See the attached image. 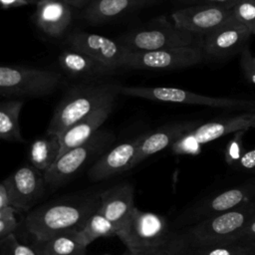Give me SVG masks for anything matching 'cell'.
I'll use <instances>...</instances> for the list:
<instances>
[{
    "label": "cell",
    "mask_w": 255,
    "mask_h": 255,
    "mask_svg": "<svg viewBox=\"0 0 255 255\" xmlns=\"http://www.w3.org/2000/svg\"><path fill=\"white\" fill-rule=\"evenodd\" d=\"M158 0H92L85 8L83 17L91 23L111 21L122 14L151 5Z\"/></svg>",
    "instance_id": "22"
},
{
    "label": "cell",
    "mask_w": 255,
    "mask_h": 255,
    "mask_svg": "<svg viewBox=\"0 0 255 255\" xmlns=\"http://www.w3.org/2000/svg\"><path fill=\"white\" fill-rule=\"evenodd\" d=\"M229 21L241 24L253 31L255 28V0H239L232 8Z\"/></svg>",
    "instance_id": "28"
},
{
    "label": "cell",
    "mask_w": 255,
    "mask_h": 255,
    "mask_svg": "<svg viewBox=\"0 0 255 255\" xmlns=\"http://www.w3.org/2000/svg\"><path fill=\"white\" fill-rule=\"evenodd\" d=\"M115 140L116 136L113 131L100 129L85 143L59 156L55 163L44 172L46 183L59 186L68 182L86 165L109 150Z\"/></svg>",
    "instance_id": "7"
},
{
    "label": "cell",
    "mask_w": 255,
    "mask_h": 255,
    "mask_svg": "<svg viewBox=\"0 0 255 255\" xmlns=\"http://www.w3.org/2000/svg\"><path fill=\"white\" fill-rule=\"evenodd\" d=\"M252 35H255V28H254V30L252 31Z\"/></svg>",
    "instance_id": "41"
},
{
    "label": "cell",
    "mask_w": 255,
    "mask_h": 255,
    "mask_svg": "<svg viewBox=\"0 0 255 255\" xmlns=\"http://www.w3.org/2000/svg\"><path fill=\"white\" fill-rule=\"evenodd\" d=\"M24 106L22 99H7L0 104V137L5 141L23 142L19 116Z\"/></svg>",
    "instance_id": "24"
},
{
    "label": "cell",
    "mask_w": 255,
    "mask_h": 255,
    "mask_svg": "<svg viewBox=\"0 0 255 255\" xmlns=\"http://www.w3.org/2000/svg\"><path fill=\"white\" fill-rule=\"evenodd\" d=\"M134 207V191L128 183L116 185L100 193L98 212L107 217L118 232L127 223Z\"/></svg>",
    "instance_id": "18"
},
{
    "label": "cell",
    "mask_w": 255,
    "mask_h": 255,
    "mask_svg": "<svg viewBox=\"0 0 255 255\" xmlns=\"http://www.w3.org/2000/svg\"><path fill=\"white\" fill-rule=\"evenodd\" d=\"M146 132L111 147L101 155L89 169L88 175L93 181H100L132 168L137 149Z\"/></svg>",
    "instance_id": "13"
},
{
    "label": "cell",
    "mask_w": 255,
    "mask_h": 255,
    "mask_svg": "<svg viewBox=\"0 0 255 255\" xmlns=\"http://www.w3.org/2000/svg\"><path fill=\"white\" fill-rule=\"evenodd\" d=\"M13 188V206L20 211H28L40 199L45 189L44 172L25 164L8 176Z\"/></svg>",
    "instance_id": "15"
},
{
    "label": "cell",
    "mask_w": 255,
    "mask_h": 255,
    "mask_svg": "<svg viewBox=\"0 0 255 255\" xmlns=\"http://www.w3.org/2000/svg\"><path fill=\"white\" fill-rule=\"evenodd\" d=\"M40 255H86L87 246L79 232L64 233L35 245Z\"/></svg>",
    "instance_id": "25"
},
{
    "label": "cell",
    "mask_w": 255,
    "mask_h": 255,
    "mask_svg": "<svg viewBox=\"0 0 255 255\" xmlns=\"http://www.w3.org/2000/svg\"><path fill=\"white\" fill-rule=\"evenodd\" d=\"M99 207L100 194L59 200L31 211L25 225L37 242H42L60 234L81 231Z\"/></svg>",
    "instance_id": "1"
},
{
    "label": "cell",
    "mask_w": 255,
    "mask_h": 255,
    "mask_svg": "<svg viewBox=\"0 0 255 255\" xmlns=\"http://www.w3.org/2000/svg\"><path fill=\"white\" fill-rule=\"evenodd\" d=\"M73 18L71 6L62 0H39L36 4L34 21L48 37H61Z\"/></svg>",
    "instance_id": "20"
},
{
    "label": "cell",
    "mask_w": 255,
    "mask_h": 255,
    "mask_svg": "<svg viewBox=\"0 0 255 255\" xmlns=\"http://www.w3.org/2000/svg\"><path fill=\"white\" fill-rule=\"evenodd\" d=\"M68 42L70 49L83 52L115 71L125 67L128 50L123 44L108 37L88 32H76L69 37Z\"/></svg>",
    "instance_id": "12"
},
{
    "label": "cell",
    "mask_w": 255,
    "mask_h": 255,
    "mask_svg": "<svg viewBox=\"0 0 255 255\" xmlns=\"http://www.w3.org/2000/svg\"><path fill=\"white\" fill-rule=\"evenodd\" d=\"M6 206H13V188L8 176L0 184V208Z\"/></svg>",
    "instance_id": "34"
},
{
    "label": "cell",
    "mask_w": 255,
    "mask_h": 255,
    "mask_svg": "<svg viewBox=\"0 0 255 255\" xmlns=\"http://www.w3.org/2000/svg\"><path fill=\"white\" fill-rule=\"evenodd\" d=\"M61 150L59 134L46 132L36 138L30 145L28 157L30 163L39 170L46 172L58 159Z\"/></svg>",
    "instance_id": "23"
},
{
    "label": "cell",
    "mask_w": 255,
    "mask_h": 255,
    "mask_svg": "<svg viewBox=\"0 0 255 255\" xmlns=\"http://www.w3.org/2000/svg\"><path fill=\"white\" fill-rule=\"evenodd\" d=\"M62 1L69 4L72 7L80 8V7H84V6L87 7L91 3L92 0H62Z\"/></svg>",
    "instance_id": "39"
},
{
    "label": "cell",
    "mask_w": 255,
    "mask_h": 255,
    "mask_svg": "<svg viewBox=\"0 0 255 255\" xmlns=\"http://www.w3.org/2000/svg\"><path fill=\"white\" fill-rule=\"evenodd\" d=\"M205 60L199 44L147 52L128 51L125 60L126 69L169 71L193 67Z\"/></svg>",
    "instance_id": "9"
},
{
    "label": "cell",
    "mask_w": 255,
    "mask_h": 255,
    "mask_svg": "<svg viewBox=\"0 0 255 255\" xmlns=\"http://www.w3.org/2000/svg\"><path fill=\"white\" fill-rule=\"evenodd\" d=\"M200 38L182 31L165 17H159L149 25L134 30L120 42L128 51L147 52L199 44Z\"/></svg>",
    "instance_id": "8"
},
{
    "label": "cell",
    "mask_w": 255,
    "mask_h": 255,
    "mask_svg": "<svg viewBox=\"0 0 255 255\" xmlns=\"http://www.w3.org/2000/svg\"><path fill=\"white\" fill-rule=\"evenodd\" d=\"M255 219V201L197 221L176 235L184 253L192 248L237 240L239 234Z\"/></svg>",
    "instance_id": "2"
},
{
    "label": "cell",
    "mask_w": 255,
    "mask_h": 255,
    "mask_svg": "<svg viewBox=\"0 0 255 255\" xmlns=\"http://www.w3.org/2000/svg\"><path fill=\"white\" fill-rule=\"evenodd\" d=\"M251 35L252 31L247 27L228 21L201 37L199 45L205 59L224 60L241 53Z\"/></svg>",
    "instance_id": "11"
},
{
    "label": "cell",
    "mask_w": 255,
    "mask_h": 255,
    "mask_svg": "<svg viewBox=\"0 0 255 255\" xmlns=\"http://www.w3.org/2000/svg\"><path fill=\"white\" fill-rule=\"evenodd\" d=\"M190 5H215L227 8H233L239 0H181Z\"/></svg>",
    "instance_id": "35"
},
{
    "label": "cell",
    "mask_w": 255,
    "mask_h": 255,
    "mask_svg": "<svg viewBox=\"0 0 255 255\" xmlns=\"http://www.w3.org/2000/svg\"><path fill=\"white\" fill-rule=\"evenodd\" d=\"M1 255H40L36 246H28L20 243L15 234L0 239Z\"/></svg>",
    "instance_id": "30"
},
{
    "label": "cell",
    "mask_w": 255,
    "mask_h": 255,
    "mask_svg": "<svg viewBox=\"0 0 255 255\" xmlns=\"http://www.w3.org/2000/svg\"><path fill=\"white\" fill-rule=\"evenodd\" d=\"M199 125L198 121H184L164 125L155 130L146 132L141 141L136 155L132 162V167L140 163L146 157L161 151L167 146H171L182 135L192 130Z\"/></svg>",
    "instance_id": "19"
},
{
    "label": "cell",
    "mask_w": 255,
    "mask_h": 255,
    "mask_svg": "<svg viewBox=\"0 0 255 255\" xmlns=\"http://www.w3.org/2000/svg\"><path fill=\"white\" fill-rule=\"evenodd\" d=\"M105 255H109V254H105ZM125 255H136V253H133V252H130V251H128L127 254H125Z\"/></svg>",
    "instance_id": "40"
},
{
    "label": "cell",
    "mask_w": 255,
    "mask_h": 255,
    "mask_svg": "<svg viewBox=\"0 0 255 255\" xmlns=\"http://www.w3.org/2000/svg\"><path fill=\"white\" fill-rule=\"evenodd\" d=\"M58 61L61 68L67 74L76 78H95L111 75L115 72V70L91 56L73 49L63 51Z\"/></svg>",
    "instance_id": "21"
},
{
    "label": "cell",
    "mask_w": 255,
    "mask_h": 255,
    "mask_svg": "<svg viewBox=\"0 0 255 255\" xmlns=\"http://www.w3.org/2000/svg\"><path fill=\"white\" fill-rule=\"evenodd\" d=\"M234 168L241 172L249 173L255 176V145L244 151L243 155Z\"/></svg>",
    "instance_id": "33"
},
{
    "label": "cell",
    "mask_w": 255,
    "mask_h": 255,
    "mask_svg": "<svg viewBox=\"0 0 255 255\" xmlns=\"http://www.w3.org/2000/svg\"><path fill=\"white\" fill-rule=\"evenodd\" d=\"M60 73L25 66L0 67V95L5 99L38 98L52 94L61 84Z\"/></svg>",
    "instance_id": "5"
},
{
    "label": "cell",
    "mask_w": 255,
    "mask_h": 255,
    "mask_svg": "<svg viewBox=\"0 0 255 255\" xmlns=\"http://www.w3.org/2000/svg\"><path fill=\"white\" fill-rule=\"evenodd\" d=\"M136 255H185L182 248L180 247L179 243L177 242V239L175 243L167 248L159 249V250H153V251H148V252H141V253H136Z\"/></svg>",
    "instance_id": "36"
},
{
    "label": "cell",
    "mask_w": 255,
    "mask_h": 255,
    "mask_svg": "<svg viewBox=\"0 0 255 255\" xmlns=\"http://www.w3.org/2000/svg\"><path fill=\"white\" fill-rule=\"evenodd\" d=\"M120 83H94L70 90L57 105L47 131L61 134L108 100L121 94Z\"/></svg>",
    "instance_id": "3"
},
{
    "label": "cell",
    "mask_w": 255,
    "mask_h": 255,
    "mask_svg": "<svg viewBox=\"0 0 255 255\" xmlns=\"http://www.w3.org/2000/svg\"><path fill=\"white\" fill-rule=\"evenodd\" d=\"M255 128V111L241 112L239 114L217 118L215 120L199 124L195 128L188 131L199 145L206 144L229 133H234L240 129Z\"/></svg>",
    "instance_id": "17"
},
{
    "label": "cell",
    "mask_w": 255,
    "mask_h": 255,
    "mask_svg": "<svg viewBox=\"0 0 255 255\" xmlns=\"http://www.w3.org/2000/svg\"><path fill=\"white\" fill-rule=\"evenodd\" d=\"M248 129H240L234 133H232V137L227 142L224 149V159L225 162L231 166L235 167V165L240 160L244 151V135Z\"/></svg>",
    "instance_id": "29"
},
{
    "label": "cell",
    "mask_w": 255,
    "mask_h": 255,
    "mask_svg": "<svg viewBox=\"0 0 255 255\" xmlns=\"http://www.w3.org/2000/svg\"><path fill=\"white\" fill-rule=\"evenodd\" d=\"M116 100L117 97L111 98L90 115L59 134L61 142V150L59 156L68 150L85 143L96 132H98L101 126L106 122V120L113 112Z\"/></svg>",
    "instance_id": "16"
},
{
    "label": "cell",
    "mask_w": 255,
    "mask_h": 255,
    "mask_svg": "<svg viewBox=\"0 0 255 255\" xmlns=\"http://www.w3.org/2000/svg\"><path fill=\"white\" fill-rule=\"evenodd\" d=\"M231 14L232 8L215 5H188L174 11L171 19L180 30L201 38L228 22Z\"/></svg>",
    "instance_id": "10"
},
{
    "label": "cell",
    "mask_w": 255,
    "mask_h": 255,
    "mask_svg": "<svg viewBox=\"0 0 255 255\" xmlns=\"http://www.w3.org/2000/svg\"><path fill=\"white\" fill-rule=\"evenodd\" d=\"M121 94L164 103L195 105L241 112L255 111V101L253 100L228 97H210L178 88L122 86Z\"/></svg>",
    "instance_id": "6"
},
{
    "label": "cell",
    "mask_w": 255,
    "mask_h": 255,
    "mask_svg": "<svg viewBox=\"0 0 255 255\" xmlns=\"http://www.w3.org/2000/svg\"><path fill=\"white\" fill-rule=\"evenodd\" d=\"M185 255H255V245L243 240H234L217 245L192 248L187 250Z\"/></svg>",
    "instance_id": "27"
},
{
    "label": "cell",
    "mask_w": 255,
    "mask_h": 255,
    "mask_svg": "<svg viewBox=\"0 0 255 255\" xmlns=\"http://www.w3.org/2000/svg\"><path fill=\"white\" fill-rule=\"evenodd\" d=\"M240 68L243 77L252 85H255V55H252L248 44L240 53Z\"/></svg>",
    "instance_id": "32"
},
{
    "label": "cell",
    "mask_w": 255,
    "mask_h": 255,
    "mask_svg": "<svg viewBox=\"0 0 255 255\" xmlns=\"http://www.w3.org/2000/svg\"><path fill=\"white\" fill-rule=\"evenodd\" d=\"M117 236L128 250L133 253L167 248L176 241V235L170 234L169 225L164 217L136 207Z\"/></svg>",
    "instance_id": "4"
},
{
    "label": "cell",
    "mask_w": 255,
    "mask_h": 255,
    "mask_svg": "<svg viewBox=\"0 0 255 255\" xmlns=\"http://www.w3.org/2000/svg\"><path fill=\"white\" fill-rule=\"evenodd\" d=\"M17 211L18 210L14 206L0 208V239L15 234V231L19 226L15 216Z\"/></svg>",
    "instance_id": "31"
},
{
    "label": "cell",
    "mask_w": 255,
    "mask_h": 255,
    "mask_svg": "<svg viewBox=\"0 0 255 255\" xmlns=\"http://www.w3.org/2000/svg\"><path fill=\"white\" fill-rule=\"evenodd\" d=\"M237 240L247 241L255 245V219L239 234Z\"/></svg>",
    "instance_id": "37"
},
{
    "label": "cell",
    "mask_w": 255,
    "mask_h": 255,
    "mask_svg": "<svg viewBox=\"0 0 255 255\" xmlns=\"http://www.w3.org/2000/svg\"><path fill=\"white\" fill-rule=\"evenodd\" d=\"M117 233L116 226L98 211L87 220L82 230L79 231L80 238L87 247L98 238L117 235Z\"/></svg>",
    "instance_id": "26"
},
{
    "label": "cell",
    "mask_w": 255,
    "mask_h": 255,
    "mask_svg": "<svg viewBox=\"0 0 255 255\" xmlns=\"http://www.w3.org/2000/svg\"><path fill=\"white\" fill-rule=\"evenodd\" d=\"M255 201V176L204 199L196 208L199 220Z\"/></svg>",
    "instance_id": "14"
},
{
    "label": "cell",
    "mask_w": 255,
    "mask_h": 255,
    "mask_svg": "<svg viewBox=\"0 0 255 255\" xmlns=\"http://www.w3.org/2000/svg\"><path fill=\"white\" fill-rule=\"evenodd\" d=\"M2 9L7 10L11 8H18L31 4H37L39 0H0Z\"/></svg>",
    "instance_id": "38"
}]
</instances>
